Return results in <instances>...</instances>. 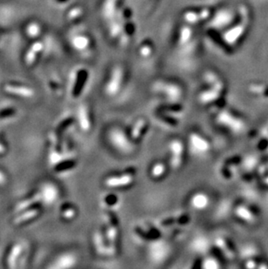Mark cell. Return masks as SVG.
Returning <instances> with one entry per match:
<instances>
[{"instance_id": "12", "label": "cell", "mask_w": 268, "mask_h": 269, "mask_svg": "<svg viewBox=\"0 0 268 269\" xmlns=\"http://www.w3.org/2000/svg\"><path fill=\"white\" fill-rule=\"evenodd\" d=\"M203 269H218V264L214 259H207L202 263Z\"/></svg>"}, {"instance_id": "7", "label": "cell", "mask_w": 268, "mask_h": 269, "mask_svg": "<svg viewBox=\"0 0 268 269\" xmlns=\"http://www.w3.org/2000/svg\"><path fill=\"white\" fill-rule=\"evenodd\" d=\"M146 130H147V123L143 122V121L138 122L132 132L133 140H134L135 142L140 141V139H142L143 136L146 133Z\"/></svg>"}, {"instance_id": "8", "label": "cell", "mask_w": 268, "mask_h": 269, "mask_svg": "<svg viewBox=\"0 0 268 269\" xmlns=\"http://www.w3.org/2000/svg\"><path fill=\"white\" fill-rule=\"evenodd\" d=\"M235 214L240 219L247 220V222H253L254 219H254V216L251 215V212L244 206H238L237 209L235 211Z\"/></svg>"}, {"instance_id": "5", "label": "cell", "mask_w": 268, "mask_h": 269, "mask_svg": "<svg viewBox=\"0 0 268 269\" xmlns=\"http://www.w3.org/2000/svg\"><path fill=\"white\" fill-rule=\"evenodd\" d=\"M190 204L194 209L203 210L206 208V206H208L209 198L204 193H197V194H193L191 198Z\"/></svg>"}, {"instance_id": "18", "label": "cell", "mask_w": 268, "mask_h": 269, "mask_svg": "<svg viewBox=\"0 0 268 269\" xmlns=\"http://www.w3.org/2000/svg\"><path fill=\"white\" fill-rule=\"evenodd\" d=\"M4 151H5V149H4V147L3 146V144H2V145L0 144V154L4 153Z\"/></svg>"}, {"instance_id": "4", "label": "cell", "mask_w": 268, "mask_h": 269, "mask_svg": "<svg viewBox=\"0 0 268 269\" xmlns=\"http://www.w3.org/2000/svg\"><path fill=\"white\" fill-rule=\"evenodd\" d=\"M189 144L193 151L198 153H205L209 151V143L206 139L197 134H192L189 136Z\"/></svg>"}, {"instance_id": "13", "label": "cell", "mask_w": 268, "mask_h": 269, "mask_svg": "<svg viewBox=\"0 0 268 269\" xmlns=\"http://www.w3.org/2000/svg\"><path fill=\"white\" fill-rule=\"evenodd\" d=\"M20 252H21V247L19 245H17L13 248V251L10 253V260H9V262H10L11 265L13 264V262L15 261V259H17V257L18 256V254L20 253Z\"/></svg>"}, {"instance_id": "6", "label": "cell", "mask_w": 268, "mask_h": 269, "mask_svg": "<svg viewBox=\"0 0 268 269\" xmlns=\"http://www.w3.org/2000/svg\"><path fill=\"white\" fill-rule=\"evenodd\" d=\"M167 166L163 162H156L150 169V177L153 181H161L167 174Z\"/></svg>"}, {"instance_id": "9", "label": "cell", "mask_w": 268, "mask_h": 269, "mask_svg": "<svg viewBox=\"0 0 268 269\" xmlns=\"http://www.w3.org/2000/svg\"><path fill=\"white\" fill-rule=\"evenodd\" d=\"M61 215H62L64 219H66V220H71V219L75 218L76 215H77V210H76L74 206H71L70 204L64 205L62 206Z\"/></svg>"}, {"instance_id": "3", "label": "cell", "mask_w": 268, "mask_h": 269, "mask_svg": "<svg viewBox=\"0 0 268 269\" xmlns=\"http://www.w3.org/2000/svg\"><path fill=\"white\" fill-rule=\"evenodd\" d=\"M117 131L118 130H113V132L110 134V140L113 144V147L116 149L121 151V152L124 153H127L128 151L132 150V146L126 139L125 134H123L121 132H117Z\"/></svg>"}, {"instance_id": "1", "label": "cell", "mask_w": 268, "mask_h": 269, "mask_svg": "<svg viewBox=\"0 0 268 269\" xmlns=\"http://www.w3.org/2000/svg\"><path fill=\"white\" fill-rule=\"evenodd\" d=\"M135 168H129L116 175L107 177L105 180V185L111 188H127L134 184Z\"/></svg>"}, {"instance_id": "2", "label": "cell", "mask_w": 268, "mask_h": 269, "mask_svg": "<svg viewBox=\"0 0 268 269\" xmlns=\"http://www.w3.org/2000/svg\"><path fill=\"white\" fill-rule=\"evenodd\" d=\"M169 150L171 151V166L174 170L180 168L184 163V145L179 139H173L169 144Z\"/></svg>"}, {"instance_id": "14", "label": "cell", "mask_w": 268, "mask_h": 269, "mask_svg": "<svg viewBox=\"0 0 268 269\" xmlns=\"http://www.w3.org/2000/svg\"><path fill=\"white\" fill-rule=\"evenodd\" d=\"M117 197L115 195H108L107 197H105V202L107 205L109 206H113V205H115L116 202H117Z\"/></svg>"}, {"instance_id": "11", "label": "cell", "mask_w": 268, "mask_h": 269, "mask_svg": "<svg viewBox=\"0 0 268 269\" xmlns=\"http://www.w3.org/2000/svg\"><path fill=\"white\" fill-rule=\"evenodd\" d=\"M75 165L74 160H66V161H63V162L57 165L55 168V171L59 172H64L69 169L73 168L75 167Z\"/></svg>"}, {"instance_id": "10", "label": "cell", "mask_w": 268, "mask_h": 269, "mask_svg": "<svg viewBox=\"0 0 268 269\" xmlns=\"http://www.w3.org/2000/svg\"><path fill=\"white\" fill-rule=\"evenodd\" d=\"M39 211H40V207H39V206H38L37 208L32 209V210H30L29 212L25 213V215H22L20 217H18V218L15 220V223H16V224H20V223L25 222V221L28 220V219H34V218H35V217L39 214Z\"/></svg>"}, {"instance_id": "16", "label": "cell", "mask_w": 268, "mask_h": 269, "mask_svg": "<svg viewBox=\"0 0 268 269\" xmlns=\"http://www.w3.org/2000/svg\"><path fill=\"white\" fill-rule=\"evenodd\" d=\"M255 262H251V261H249L247 264V268L248 269H253L255 268Z\"/></svg>"}, {"instance_id": "17", "label": "cell", "mask_w": 268, "mask_h": 269, "mask_svg": "<svg viewBox=\"0 0 268 269\" xmlns=\"http://www.w3.org/2000/svg\"><path fill=\"white\" fill-rule=\"evenodd\" d=\"M4 174L2 172H0V184H3L4 182Z\"/></svg>"}, {"instance_id": "15", "label": "cell", "mask_w": 268, "mask_h": 269, "mask_svg": "<svg viewBox=\"0 0 268 269\" xmlns=\"http://www.w3.org/2000/svg\"><path fill=\"white\" fill-rule=\"evenodd\" d=\"M192 269H203V266H202V261L198 259L195 261V262L193 263V268Z\"/></svg>"}]
</instances>
